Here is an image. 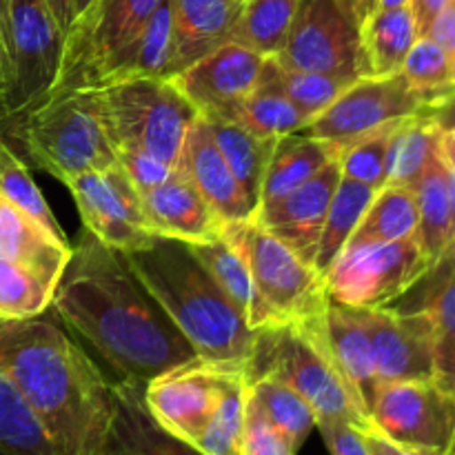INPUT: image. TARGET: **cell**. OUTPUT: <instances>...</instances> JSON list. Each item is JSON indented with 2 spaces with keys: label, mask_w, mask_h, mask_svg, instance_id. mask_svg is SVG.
I'll list each match as a JSON object with an SVG mask.
<instances>
[{
  "label": "cell",
  "mask_w": 455,
  "mask_h": 455,
  "mask_svg": "<svg viewBox=\"0 0 455 455\" xmlns=\"http://www.w3.org/2000/svg\"><path fill=\"white\" fill-rule=\"evenodd\" d=\"M376 191L378 189L363 185V182L340 178L331 204H329L327 220H324L323 234H320V243L314 258L315 271H318L323 278L327 275V271L331 269L333 262L338 260V256L345 251L347 243H349L355 227L363 220L364 212H367V207L371 204Z\"/></svg>",
  "instance_id": "cell-33"
},
{
  "label": "cell",
  "mask_w": 455,
  "mask_h": 455,
  "mask_svg": "<svg viewBox=\"0 0 455 455\" xmlns=\"http://www.w3.org/2000/svg\"><path fill=\"white\" fill-rule=\"evenodd\" d=\"M89 3H92V0H74V12H76V16H78V13L83 12V9L87 7ZM74 20H76V18H74Z\"/></svg>",
  "instance_id": "cell-59"
},
{
  "label": "cell",
  "mask_w": 455,
  "mask_h": 455,
  "mask_svg": "<svg viewBox=\"0 0 455 455\" xmlns=\"http://www.w3.org/2000/svg\"><path fill=\"white\" fill-rule=\"evenodd\" d=\"M83 227L116 251H136L156 238L147 225L142 200L120 164L89 172L67 182Z\"/></svg>",
  "instance_id": "cell-14"
},
{
  "label": "cell",
  "mask_w": 455,
  "mask_h": 455,
  "mask_svg": "<svg viewBox=\"0 0 455 455\" xmlns=\"http://www.w3.org/2000/svg\"><path fill=\"white\" fill-rule=\"evenodd\" d=\"M249 382L244 364H231L222 380L220 400L196 447L204 455H243V425Z\"/></svg>",
  "instance_id": "cell-35"
},
{
  "label": "cell",
  "mask_w": 455,
  "mask_h": 455,
  "mask_svg": "<svg viewBox=\"0 0 455 455\" xmlns=\"http://www.w3.org/2000/svg\"><path fill=\"white\" fill-rule=\"evenodd\" d=\"M420 114L434 111L409 87L403 71L385 78H355L302 133L333 142L342 151L382 124Z\"/></svg>",
  "instance_id": "cell-12"
},
{
  "label": "cell",
  "mask_w": 455,
  "mask_h": 455,
  "mask_svg": "<svg viewBox=\"0 0 455 455\" xmlns=\"http://www.w3.org/2000/svg\"><path fill=\"white\" fill-rule=\"evenodd\" d=\"M298 449L291 440L280 434L262 409L258 407L251 394H247V407H244L243 425V455H296Z\"/></svg>",
  "instance_id": "cell-45"
},
{
  "label": "cell",
  "mask_w": 455,
  "mask_h": 455,
  "mask_svg": "<svg viewBox=\"0 0 455 455\" xmlns=\"http://www.w3.org/2000/svg\"><path fill=\"white\" fill-rule=\"evenodd\" d=\"M172 12L169 78L229 43L244 0H167Z\"/></svg>",
  "instance_id": "cell-22"
},
{
  "label": "cell",
  "mask_w": 455,
  "mask_h": 455,
  "mask_svg": "<svg viewBox=\"0 0 455 455\" xmlns=\"http://www.w3.org/2000/svg\"><path fill=\"white\" fill-rule=\"evenodd\" d=\"M336 3L340 4L342 12H345L347 16L354 20V25L360 29V25L364 22V18L373 12V4H376V0H336Z\"/></svg>",
  "instance_id": "cell-53"
},
{
  "label": "cell",
  "mask_w": 455,
  "mask_h": 455,
  "mask_svg": "<svg viewBox=\"0 0 455 455\" xmlns=\"http://www.w3.org/2000/svg\"><path fill=\"white\" fill-rule=\"evenodd\" d=\"M0 136L16 138L27 158L62 185L83 173L118 164L92 89H71L44 98L9 123Z\"/></svg>",
  "instance_id": "cell-5"
},
{
  "label": "cell",
  "mask_w": 455,
  "mask_h": 455,
  "mask_svg": "<svg viewBox=\"0 0 455 455\" xmlns=\"http://www.w3.org/2000/svg\"><path fill=\"white\" fill-rule=\"evenodd\" d=\"M49 7V12H52V16L56 18L58 27H60L62 36L69 31V27L74 25V18H76V12H74V0H44Z\"/></svg>",
  "instance_id": "cell-52"
},
{
  "label": "cell",
  "mask_w": 455,
  "mask_h": 455,
  "mask_svg": "<svg viewBox=\"0 0 455 455\" xmlns=\"http://www.w3.org/2000/svg\"><path fill=\"white\" fill-rule=\"evenodd\" d=\"M160 3L163 0H92L65 34L60 69L49 96L96 87L114 58L142 34Z\"/></svg>",
  "instance_id": "cell-8"
},
{
  "label": "cell",
  "mask_w": 455,
  "mask_h": 455,
  "mask_svg": "<svg viewBox=\"0 0 455 455\" xmlns=\"http://www.w3.org/2000/svg\"><path fill=\"white\" fill-rule=\"evenodd\" d=\"M340 178V163L333 160L318 176L298 187L296 191L258 209L253 218L271 234L278 235L283 243H287L298 256L314 265L329 204H331Z\"/></svg>",
  "instance_id": "cell-18"
},
{
  "label": "cell",
  "mask_w": 455,
  "mask_h": 455,
  "mask_svg": "<svg viewBox=\"0 0 455 455\" xmlns=\"http://www.w3.org/2000/svg\"><path fill=\"white\" fill-rule=\"evenodd\" d=\"M431 262L418 238L345 247L324 275L331 300L358 309H380L422 278Z\"/></svg>",
  "instance_id": "cell-9"
},
{
  "label": "cell",
  "mask_w": 455,
  "mask_h": 455,
  "mask_svg": "<svg viewBox=\"0 0 455 455\" xmlns=\"http://www.w3.org/2000/svg\"><path fill=\"white\" fill-rule=\"evenodd\" d=\"M140 200L147 225L154 235L191 244L222 234V222L178 167L163 185L140 194Z\"/></svg>",
  "instance_id": "cell-21"
},
{
  "label": "cell",
  "mask_w": 455,
  "mask_h": 455,
  "mask_svg": "<svg viewBox=\"0 0 455 455\" xmlns=\"http://www.w3.org/2000/svg\"><path fill=\"white\" fill-rule=\"evenodd\" d=\"M323 311L258 327L249 358L244 360V378L247 382L275 378L296 389L318 420H345L364 431L371 427V420L358 407L333 363Z\"/></svg>",
  "instance_id": "cell-4"
},
{
  "label": "cell",
  "mask_w": 455,
  "mask_h": 455,
  "mask_svg": "<svg viewBox=\"0 0 455 455\" xmlns=\"http://www.w3.org/2000/svg\"><path fill=\"white\" fill-rule=\"evenodd\" d=\"M133 274L207 363L244 364L256 329L225 296L189 244L156 235L124 253Z\"/></svg>",
  "instance_id": "cell-3"
},
{
  "label": "cell",
  "mask_w": 455,
  "mask_h": 455,
  "mask_svg": "<svg viewBox=\"0 0 455 455\" xmlns=\"http://www.w3.org/2000/svg\"><path fill=\"white\" fill-rule=\"evenodd\" d=\"M323 324L333 363L345 378L358 407L369 418L380 391V382L376 376L371 336H369L364 311L358 307L340 305L329 298L323 311Z\"/></svg>",
  "instance_id": "cell-20"
},
{
  "label": "cell",
  "mask_w": 455,
  "mask_h": 455,
  "mask_svg": "<svg viewBox=\"0 0 455 455\" xmlns=\"http://www.w3.org/2000/svg\"><path fill=\"white\" fill-rule=\"evenodd\" d=\"M338 158H340V147L333 142L307 136L302 132L278 138L262 182L258 209L296 191Z\"/></svg>",
  "instance_id": "cell-26"
},
{
  "label": "cell",
  "mask_w": 455,
  "mask_h": 455,
  "mask_svg": "<svg viewBox=\"0 0 455 455\" xmlns=\"http://www.w3.org/2000/svg\"><path fill=\"white\" fill-rule=\"evenodd\" d=\"M409 87L434 114H443L455 102V71L444 49L429 36H420L403 65Z\"/></svg>",
  "instance_id": "cell-36"
},
{
  "label": "cell",
  "mask_w": 455,
  "mask_h": 455,
  "mask_svg": "<svg viewBox=\"0 0 455 455\" xmlns=\"http://www.w3.org/2000/svg\"><path fill=\"white\" fill-rule=\"evenodd\" d=\"M145 387L129 380L111 382L114 420L105 455H204L196 444L169 434L154 420L142 398Z\"/></svg>",
  "instance_id": "cell-23"
},
{
  "label": "cell",
  "mask_w": 455,
  "mask_h": 455,
  "mask_svg": "<svg viewBox=\"0 0 455 455\" xmlns=\"http://www.w3.org/2000/svg\"><path fill=\"white\" fill-rule=\"evenodd\" d=\"M315 429L323 435L331 455H371L358 427L345 420H318Z\"/></svg>",
  "instance_id": "cell-47"
},
{
  "label": "cell",
  "mask_w": 455,
  "mask_h": 455,
  "mask_svg": "<svg viewBox=\"0 0 455 455\" xmlns=\"http://www.w3.org/2000/svg\"><path fill=\"white\" fill-rule=\"evenodd\" d=\"M265 60L251 49L229 40L169 80L200 118L234 120L244 98L260 84Z\"/></svg>",
  "instance_id": "cell-16"
},
{
  "label": "cell",
  "mask_w": 455,
  "mask_h": 455,
  "mask_svg": "<svg viewBox=\"0 0 455 455\" xmlns=\"http://www.w3.org/2000/svg\"><path fill=\"white\" fill-rule=\"evenodd\" d=\"M411 0H376L373 4V12H382V9H400V7H409Z\"/></svg>",
  "instance_id": "cell-58"
},
{
  "label": "cell",
  "mask_w": 455,
  "mask_h": 455,
  "mask_svg": "<svg viewBox=\"0 0 455 455\" xmlns=\"http://www.w3.org/2000/svg\"><path fill=\"white\" fill-rule=\"evenodd\" d=\"M418 238V204L411 187L385 185L376 191L347 247Z\"/></svg>",
  "instance_id": "cell-31"
},
{
  "label": "cell",
  "mask_w": 455,
  "mask_h": 455,
  "mask_svg": "<svg viewBox=\"0 0 455 455\" xmlns=\"http://www.w3.org/2000/svg\"><path fill=\"white\" fill-rule=\"evenodd\" d=\"M178 169L189 178L222 227L256 216L251 200L222 158L207 123L200 116L187 132Z\"/></svg>",
  "instance_id": "cell-19"
},
{
  "label": "cell",
  "mask_w": 455,
  "mask_h": 455,
  "mask_svg": "<svg viewBox=\"0 0 455 455\" xmlns=\"http://www.w3.org/2000/svg\"><path fill=\"white\" fill-rule=\"evenodd\" d=\"M400 123L403 120L382 124L376 132L347 145L340 151V158H338L342 178L363 182V185L373 187V189H382L387 185V154H389L391 138H394Z\"/></svg>",
  "instance_id": "cell-44"
},
{
  "label": "cell",
  "mask_w": 455,
  "mask_h": 455,
  "mask_svg": "<svg viewBox=\"0 0 455 455\" xmlns=\"http://www.w3.org/2000/svg\"><path fill=\"white\" fill-rule=\"evenodd\" d=\"M0 371L58 455H105L114 420L111 382L56 315L0 320Z\"/></svg>",
  "instance_id": "cell-2"
},
{
  "label": "cell",
  "mask_w": 455,
  "mask_h": 455,
  "mask_svg": "<svg viewBox=\"0 0 455 455\" xmlns=\"http://www.w3.org/2000/svg\"><path fill=\"white\" fill-rule=\"evenodd\" d=\"M169 65H172V12L167 0H163L142 34L114 58L96 87L132 78L169 80Z\"/></svg>",
  "instance_id": "cell-27"
},
{
  "label": "cell",
  "mask_w": 455,
  "mask_h": 455,
  "mask_svg": "<svg viewBox=\"0 0 455 455\" xmlns=\"http://www.w3.org/2000/svg\"><path fill=\"white\" fill-rule=\"evenodd\" d=\"M249 394L262 409L267 420L280 434L287 435L296 449H300L311 431L315 429V422H318L315 411L296 389L284 382L275 380V378H258V380L249 382Z\"/></svg>",
  "instance_id": "cell-38"
},
{
  "label": "cell",
  "mask_w": 455,
  "mask_h": 455,
  "mask_svg": "<svg viewBox=\"0 0 455 455\" xmlns=\"http://www.w3.org/2000/svg\"><path fill=\"white\" fill-rule=\"evenodd\" d=\"M449 3H451V0H411L409 7H411L413 18H416L418 34L427 36V31L431 29L435 18L443 13V9L447 7Z\"/></svg>",
  "instance_id": "cell-50"
},
{
  "label": "cell",
  "mask_w": 455,
  "mask_h": 455,
  "mask_svg": "<svg viewBox=\"0 0 455 455\" xmlns=\"http://www.w3.org/2000/svg\"><path fill=\"white\" fill-rule=\"evenodd\" d=\"M363 311L380 387L391 382L434 380L438 329L429 315L391 307Z\"/></svg>",
  "instance_id": "cell-17"
},
{
  "label": "cell",
  "mask_w": 455,
  "mask_h": 455,
  "mask_svg": "<svg viewBox=\"0 0 455 455\" xmlns=\"http://www.w3.org/2000/svg\"><path fill=\"white\" fill-rule=\"evenodd\" d=\"M9 87H12V76H9L7 60H4L3 52H0V129H3L9 120Z\"/></svg>",
  "instance_id": "cell-55"
},
{
  "label": "cell",
  "mask_w": 455,
  "mask_h": 455,
  "mask_svg": "<svg viewBox=\"0 0 455 455\" xmlns=\"http://www.w3.org/2000/svg\"><path fill=\"white\" fill-rule=\"evenodd\" d=\"M229 367L203 358L180 364L147 382L145 407L163 429L196 444L213 418Z\"/></svg>",
  "instance_id": "cell-15"
},
{
  "label": "cell",
  "mask_w": 455,
  "mask_h": 455,
  "mask_svg": "<svg viewBox=\"0 0 455 455\" xmlns=\"http://www.w3.org/2000/svg\"><path fill=\"white\" fill-rule=\"evenodd\" d=\"M234 120L256 136L274 138V140L302 132L311 123L309 116L302 114L291 100L267 84H258L256 92L244 98Z\"/></svg>",
  "instance_id": "cell-40"
},
{
  "label": "cell",
  "mask_w": 455,
  "mask_h": 455,
  "mask_svg": "<svg viewBox=\"0 0 455 455\" xmlns=\"http://www.w3.org/2000/svg\"><path fill=\"white\" fill-rule=\"evenodd\" d=\"M360 34L336 0H300L287 44L274 58L287 69L355 80Z\"/></svg>",
  "instance_id": "cell-13"
},
{
  "label": "cell",
  "mask_w": 455,
  "mask_h": 455,
  "mask_svg": "<svg viewBox=\"0 0 455 455\" xmlns=\"http://www.w3.org/2000/svg\"><path fill=\"white\" fill-rule=\"evenodd\" d=\"M9 38H12V89H9L7 124L49 96L60 69L62 43H65V36L44 0L9 3Z\"/></svg>",
  "instance_id": "cell-11"
},
{
  "label": "cell",
  "mask_w": 455,
  "mask_h": 455,
  "mask_svg": "<svg viewBox=\"0 0 455 455\" xmlns=\"http://www.w3.org/2000/svg\"><path fill=\"white\" fill-rule=\"evenodd\" d=\"M9 3L12 0H0V52L7 60L9 76H12V38H9ZM12 89V87H9Z\"/></svg>",
  "instance_id": "cell-54"
},
{
  "label": "cell",
  "mask_w": 455,
  "mask_h": 455,
  "mask_svg": "<svg viewBox=\"0 0 455 455\" xmlns=\"http://www.w3.org/2000/svg\"><path fill=\"white\" fill-rule=\"evenodd\" d=\"M222 235L243 256L251 278L249 327L289 323L324 309L329 293L323 275L256 218L225 225Z\"/></svg>",
  "instance_id": "cell-6"
},
{
  "label": "cell",
  "mask_w": 455,
  "mask_h": 455,
  "mask_svg": "<svg viewBox=\"0 0 455 455\" xmlns=\"http://www.w3.org/2000/svg\"><path fill=\"white\" fill-rule=\"evenodd\" d=\"M443 123L435 114L403 120L391 138L387 154V185L413 187L440 154Z\"/></svg>",
  "instance_id": "cell-29"
},
{
  "label": "cell",
  "mask_w": 455,
  "mask_h": 455,
  "mask_svg": "<svg viewBox=\"0 0 455 455\" xmlns=\"http://www.w3.org/2000/svg\"><path fill=\"white\" fill-rule=\"evenodd\" d=\"M189 249L198 258L200 265L209 271V275L216 280L218 287L225 291V296L243 311L244 318H249L253 307L251 278H249L243 256L235 251L234 244L220 234L204 243H191Z\"/></svg>",
  "instance_id": "cell-41"
},
{
  "label": "cell",
  "mask_w": 455,
  "mask_h": 455,
  "mask_svg": "<svg viewBox=\"0 0 455 455\" xmlns=\"http://www.w3.org/2000/svg\"><path fill=\"white\" fill-rule=\"evenodd\" d=\"M116 158H118L120 169L132 180L138 194H147L154 187L163 185L176 172V167H169L167 163H163V160L154 158L149 154H142V151L118 149L116 151Z\"/></svg>",
  "instance_id": "cell-46"
},
{
  "label": "cell",
  "mask_w": 455,
  "mask_h": 455,
  "mask_svg": "<svg viewBox=\"0 0 455 455\" xmlns=\"http://www.w3.org/2000/svg\"><path fill=\"white\" fill-rule=\"evenodd\" d=\"M440 156L455 173V124L453 127H444L443 138H440Z\"/></svg>",
  "instance_id": "cell-56"
},
{
  "label": "cell",
  "mask_w": 455,
  "mask_h": 455,
  "mask_svg": "<svg viewBox=\"0 0 455 455\" xmlns=\"http://www.w3.org/2000/svg\"><path fill=\"white\" fill-rule=\"evenodd\" d=\"M204 123H207L222 158L227 160L247 198L251 200L253 209L258 212L262 182H265V173L267 167H269L271 154H274L275 140L274 138L256 136L235 120L212 118L204 120Z\"/></svg>",
  "instance_id": "cell-28"
},
{
  "label": "cell",
  "mask_w": 455,
  "mask_h": 455,
  "mask_svg": "<svg viewBox=\"0 0 455 455\" xmlns=\"http://www.w3.org/2000/svg\"><path fill=\"white\" fill-rule=\"evenodd\" d=\"M49 309L62 327L105 360L116 380L145 387L200 358L133 274L127 256L102 244L87 229L71 244Z\"/></svg>",
  "instance_id": "cell-1"
},
{
  "label": "cell",
  "mask_w": 455,
  "mask_h": 455,
  "mask_svg": "<svg viewBox=\"0 0 455 455\" xmlns=\"http://www.w3.org/2000/svg\"><path fill=\"white\" fill-rule=\"evenodd\" d=\"M69 256V240L53 235L38 220L0 196V258L27 267L56 289Z\"/></svg>",
  "instance_id": "cell-24"
},
{
  "label": "cell",
  "mask_w": 455,
  "mask_h": 455,
  "mask_svg": "<svg viewBox=\"0 0 455 455\" xmlns=\"http://www.w3.org/2000/svg\"><path fill=\"white\" fill-rule=\"evenodd\" d=\"M0 455H58L25 400L0 371Z\"/></svg>",
  "instance_id": "cell-39"
},
{
  "label": "cell",
  "mask_w": 455,
  "mask_h": 455,
  "mask_svg": "<svg viewBox=\"0 0 455 455\" xmlns=\"http://www.w3.org/2000/svg\"><path fill=\"white\" fill-rule=\"evenodd\" d=\"M351 83L354 80L338 78V76L287 69V67L278 65L274 58H267L265 60L260 78V84H267V87L283 93L287 100H291L311 120L323 114Z\"/></svg>",
  "instance_id": "cell-37"
},
{
  "label": "cell",
  "mask_w": 455,
  "mask_h": 455,
  "mask_svg": "<svg viewBox=\"0 0 455 455\" xmlns=\"http://www.w3.org/2000/svg\"><path fill=\"white\" fill-rule=\"evenodd\" d=\"M389 307L398 311H420L429 315L440 336L455 338V243Z\"/></svg>",
  "instance_id": "cell-32"
},
{
  "label": "cell",
  "mask_w": 455,
  "mask_h": 455,
  "mask_svg": "<svg viewBox=\"0 0 455 455\" xmlns=\"http://www.w3.org/2000/svg\"><path fill=\"white\" fill-rule=\"evenodd\" d=\"M116 151L132 149L178 167L198 111L167 78H132L92 89Z\"/></svg>",
  "instance_id": "cell-7"
},
{
  "label": "cell",
  "mask_w": 455,
  "mask_h": 455,
  "mask_svg": "<svg viewBox=\"0 0 455 455\" xmlns=\"http://www.w3.org/2000/svg\"><path fill=\"white\" fill-rule=\"evenodd\" d=\"M360 78H385L403 71L409 52L420 38L411 7L371 12L358 29Z\"/></svg>",
  "instance_id": "cell-25"
},
{
  "label": "cell",
  "mask_w": 455,
  "mask_h": 455,
  "mask_svg": "<svg viewBox=\"0 0 455 455\" xmlns=\"http://www.w3.org/2000/svg\"><path fill=\"white\" fill-rule=\"evenodd\" d=\"M364 443H367V449L371 455H411L409 451H404L403 447H398L395 443H391L389 438L380 434L378 429L369 427V429L363 431Z\"/></svg>",
  "instance_id": "cell-51"
},
{
  "label": "cell",
  "mask_w": 455,
  "mask_h": 455,
  "mask_svg": "<svg viewBox=\"0 0 455 455\" xmlns=\"http://www.w3.org/2000/svg\"><path fill=\"white\" fill-rule=\"evenodd\" d=\"M411 189L418 204V244L427 260L434 265L447 251L449 244L455 243L449 212L447 164L443 156H435L434 163Z\"/></svg>",
  "instance_id": "cell-30"
},
{
  "label": "cell",
  "mask_w": 455,
  "mask_h": 455,
  "mask_svg": "<svg viewBox=\"0 0 455 455\" xmlns=\"http://www.w3.org/2000/svg\"><path fill=\"white\" fill-rule=\"evenodd\" d=\"M53 287L18 262L0 258V320L31 318L49 311Z\"/></svg>",
  "instance_id": "cell-43"
},
{
  "label": "cell",
  "mask_w": 455,
  "mask_h": 455,
  "mask_svg": "<svg viewBox=\"0 0 455 455\" xmlns=\"http://www.w3.org/2000/svg\"><path fill=\"white\" fill-rule=\"evenodd\" d=\"M451 455H455V440H453V449H451Z\"/></svg>",
  "instance_id": "cell-60"
},
{
  "label": "cell",
  "mask_w": 455,
  "mask_h": 455,
  "mask_svg": "<svg viewBox=\"0 0 455 455\" xmlns=\"http://www.w3.org/2000/svg\"><path fill=\"white\" fill-rule=\"evenodd\" d=\"M300 0H244L231 40L262 58L284 49Z\"/></svg>",
  "instance_id": "cell-34"
},
{
  "label": "cell",
  "mask_w": 455,
  "mask_h": 455,
  "mask_svg": "<svg viewBox=\"0 0 455 455\" xmlns=\"http://www.w3.org/2000/svg\"><path fill=\"white\" fill-rule=\"evenodd\" d=\"M0 196L7 198L12 204H16L18 209H22L27 216L38 220L53 235L69 240L62 231L60 222L53 216L49 203L44 200L43 191L38 189V185L31 178L27 164L22 163L20 156L13 151V147L3 136H0Z\"/></svg>",
  "instance_id": "cell-42"
},
{
  "label": "cell",
  "mask_w": 455,
  "mask_h": 455,
  "mask_svg": "<svg viewBox=\"0 0 455 455\" xmlns=\"http://www.w3.org/2000/svg\"><path fill=\"white\" fill-rule=\"evenodd\" d=\"M427 36L444 49V53L449 56L455 71V0H451V3L443 9V13L435 18L431 29L427 31Z\"/></svg>",
  "instance_id": "cell-49"
},
{
  "label": "cell",
  "mask_w": 455,
  "mask_h": 455,
  "mask_svg": "<svg viewBox=\"0 0 455 455\" xmlns=\"http://www.w3.org/2000/svg\"><path fill=\"white\" fill-rule=\"evenodd\" d=\"M369 420L373 429L411 455H451L455 398L434 380L380 387Z\"/></svg>",
  "instance_id": "cell-10"
},
{
  "label": "cell",
  "mask_w": 455,
  "mask_h": 455,
  "mask_svg": "<svg viewBox=\"0 0 455 455\" xmlns=\"http://www.w3.org/2000/svg\"><path fill=\"white\" fill-rule=\"evenodd\" d=\"M447 189H449V212H451V231L455 238V173L449 167H447Z\"/></svg>",
  "instance_id": "cell-57"
},
{
  "label": "cell",
  "mask_w": 455,
  "mask_h": 455,
  "mask_svg": "<svg viewBox=\"0 0 455 455\" xmlns=\"http://www.w3.org/2000/svg\"><path fill=\"white\" fill-rule=\"evenodd\" d=\"M434 382L455 398V338L440 336L435 342Z\"/></svg>",
  "instance_id": "cell-48"
}]
</instances>
